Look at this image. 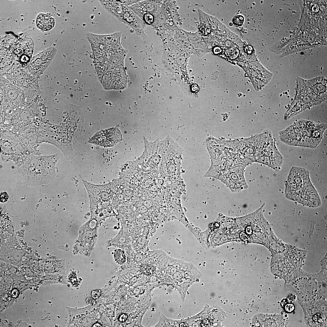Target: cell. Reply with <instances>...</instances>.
<instances>
[{
  "mask_svg": "<svg viewBox=\"0 0 327 327\" xmlns=\"http://www.w3.org/2000/svg\"><path fill=\"white\" fill-rule=\"evenodd\" d=\"M60 157L59 153L31 156L17 168L14 174L26 186L48 184L56 177V166Z\"/></svg>",
  "mask_w": 327,
  "mask_h": 327,
  "instance_id": "1",
  "label": "cell"
},
{
  "mask_svg": "<svg viewBox=\"0 0 327 327\" xmlns=\"http://www.w3.org/2000/svg\"><path fill=\"white\" fill-rule=\"evenodd\" d=\"M326 127L325 124L299 121L281 131L279 138L289 145L314 148L321 141Z\"/></svg>",
  "mask_w": 327,
  "mask_h": 327,
  "instance_id": "2",
  "label": "cell"
},
{
  "mask_svg": "<svg viewBox=\"0 0 327 327\" xmlns=\"http://www.w3.org/2000/svg\"><path fill=\"white\" fill-rule=\"evenodd\" d=\"M285 193L287 198L304 205L316 207L321 204L308 173H297L289 177L286 183Z\"/></svg>",
  "mask_w": 327,
  "mask_h": 327,
  "instance_id": "3",
  "label": "cell"
},
{
  "mask_svg": "<svg viewBox=\"0 0 327 327\" xmlns=\"http://www.w3.org/2000/svg\"><path fill=\"white\" fill-rule=\"evenodd\" d=\"M296 92V97L285 114L287 118L315 105L305 80L299 78L297 79Z\"/></svg>",
  "mask_w": 327,
  "mask_h": 327,
  "instance_id": "4",
  "label": "cell"
},
{
  "mask_svg": "<svg viewBox=\"0 0 327 327\" xmlns=\"http://www.w3.org/2000/svg\"><path fill=\"white\" fill-rule=\"evenodd\" d=\"M122 139L120 130L116 128L101 130L96 133L89 140V143L104 147H111Z\"/></svg>",
  "mask_w": 327,
  "mask_h": 327,
  "instance_id": "5",
  "label": "cell"
},
{
  "mask_svg": "<svg viewBox=\"0 0 327 327\" xmlns=\"http://www.w3.org/2000/svg\"><path fill=\"white\" fill-rule=\"evenodd\" d=\"M121 11L116 16L121 21L133 29L144 39L147 38L144 31L145 23L128 6L122 5Z\"/></svg>",
  "mask_w": 327,
  "mask_h": 327,
  "instance_id": "6",
  "label": "cell"
},
{
  "mask_svg": "<svg viewBox=\"0 0 327 327\" xmlns=\"http://www.w3.org/2000/svg\"><path fill=\"white\" fill-rule=\"evenodd\" d=\"M244 167H240L230 170L221 179L231 191L237 192L247 187L244 174Z\"/></svg>",
  "mask_w": 327,
  "mask_h": 327,
  "instance_id": "7",
  "label": "cell"
},
{
  "mask_svg": "<svg viewBox=\"0 0 327 327\" xmlns=\"http://www.w3.org/2000/svg\"><path fill=\"white\" fill-rule=\"evenodd\" d=\"M55 48L49 49L34 57L30 63L29 69L32 73L41 74L50 64L56 53Z\"/></svg>",
  "mask_w": 327,
  "mask_h": 327,
  "instance_id": "8",
  "label": "cell"
},
{
  "mask_svg": "<svg viewBox=\"0 0 327 327\" xmlns=\"http://www.w3.org/2000/svg\"><path fill=\"white\" fill-rule=\"evenodd\" d=\"M306 82L317 105L320 104L325 100L327 97V83L326 79L324 77H318L306 80Z\"/></svg>",
  "mask_w": 327,
  "mask_h": 327,
  "instance_id": "9",
  "label": "cell"
},
{
  "mask_svg": "<svg viewBox=\"0 0 327 327\" xmlns=\"http://www.w3.org/2000/svg\"><path fill=\"white\" fill-rule=\"evenodd\" d=\"M55 21L54 18L44 13L39 14L37 17L36 25L41 30L46 31L54 26Z\"/></svg>",
  "mask_w": 327,
  "mask_h": 327,
  "instance_id": "10",
  "label": "cell"
},
{
  "mask_svg": "<svg viewBox=\"0 0 327 327\" xmlns=\"http://www.w3.org/2000/svg\"><path fill=\"white\" fill-rule=\"evenodd\" d=\"M115 261L119 264H122L125 261L126 256L124 252L120 249H116L114 253Z\"/></svg>",
  "mask_w": 327,
  "mask_h": 327,
  "instance_id": "11",
  "label": "cell"
},
{
  "mask_svg": "<svg viewBox=\"0 0 327 327\" xmlns=\"http://www.w3.org/2000/svg\"><path fill=\"white\" fill-rule=\"evenodd\" d=\"M226 56L232 59H235L238 56L239 51L238 49L235 47L230 48L225 52Z\"/></svg>",
  "mask_w": 327,
  "mask_h": 327,
  "instance_id": "12",
  "label": "cell"
},
{
  "mask_svg": "<svg viewBox=\"0 0 327 327\" xmlns=\"http://www.w3.org/2000/svg\"><path fill=\"white\" fill-rule=\"evenodd\" d=\"M141 268L143 272L147 275H152L154 271L153 267L149 264H143Z\"/></svg>",
  "mask_w": 327,
  "mask_h": 327,
  "instance_id": "13",
  "label": "cell"
},
{
  "mask_svg": "<svg viewBox=\"0 0 327 327\" xmlns=\"http://www.w3.org/2000/svg\"><path fill=\"white\" fill-rule=\"evenodd\" d=\"M244 21V18L241 15H238L235 17L233 19V22L234 24L236 25H241Z\"/></svg>",
  "mask_w": 327,
  "mask_h": 327,
  "instance_id": "14",
  "label": "cell"
},
{
  "mask_svg": "<svg viewBox=\"0 0 327 327\" xmlns=\"http://www.w3.org/2000/svg\"><path fill=\"white\" fill-rule=\"evenodd\" d=\"M101 291L100 289H97L92 290L91 294V297L94 299H98L101 296Z\"/></svg>",
  "mask_w": 327,
  "mask_h": 327,
  "instance_id": "15",
  "label": "cell"
},
{
  "mask_svg": "<svg viewBox=\"0 0 327 327\" xmlns=\"http://www.w3.org/2000/svg\"><path fill=\"white\" fill-rule=\"evenodd\" d=\"M8 199V196L6 192H2L1 193V202L4 203L7 201Z\"/></svg>",
  "mask_w": 327,
  "mask_h": 327,
  "instance_id": "16",
  "label": "cell"
},
{
  "mask_svg": "<svg viewBox=\"0 0 327 327\" xmlns=\"http://www.w3.org/2000/svg\"><path fill=\"white\" fill-rule=\"evenodd\" d=\"M294 306L292 303L287 304L285 306V311L288 312H291L294 310Z\"/></svg>",
  "mask_w": 327,
  "mask_h": 327,
  "instance_id": "17",
  "label": "cell"
},
{
  "mask_svg": "<svg viewBox=\"0 0 327 327\" xmlns=\"http://www.w3.org/2000/svg\"><path fill=\"white\" fill-rule=\"evenodd\" d=\"M86 303L89 306H93L96 303V301L92 297H88L86 300Z\"/></svg>",
  "mask_w": 327,
  "mask_h": 327,
  "instance_id": "18",
  "label": "cell"
},
{
  "mask_svg": "<svg viewBox=\"0 0 327 327\" xmlns=\"http://www.w3.org/2000/svg\"><path fill=\"white\" fill-rule=\"evenodd\" d=\"M296 299V296L293 294L289 295L287 298V300L290 303H293Z\"/></svg>",
  "mask_w": 327,
  "mask_h": 327,
  "instance_id": "19",
  "label": "cell"
},
{
  "mask_svg": "<svg viewBox=\"0 0 327 327\" xmlns=\"http://www.w3.org/2000/svg\"><path fill=\"white\" fill-rule=\"evenodd\" d=\"M127 315L125 314H122L119 317V320L121 322H124L127 320Z\"/></svg>",
  "mask_w": 327,
  "mask_h": 327,
  "instance_id": "20",
  "label": "cell"
},
{
  "mask_svg": "<svg viewBox=\"0 0 327 327\" xmlns=\"http://www.w3.org/2000/svg\"><path fill=\"white\" fill-rule=\"evenodd\" d=\"M322 317L320 313H317L315 314L313 317V319L316 321H319L321 320Z\"/></svg>",
  "mask_w": 327,
  "mask_h": 327,
  "instance_id": "21",
  "label": "cell"
},
{
  "mask_svg": "<svg viewBox=\"0 0 327 327\" xmlns=\"http://www.w3.org/2000/svg\"><path fill=\"white\" fill-rule=\"evenodd\" d=\"M18 290L17 289H13L11 293L12 296L14 298L17 297L18 296Z\"/></svg>",
  "mask_w": 327,
  "mask_h": 327,
  "instance_id": "22",
  "label": "cell"
},
{
  "mask_svg": "<svg viewBox=\"0 0 327 327\" xmlns=\"http://www.w3.org/2000/svg\"><path fill=\"white\" fill-rule=\"evenodd\" d=\"M245 51L249 54H250L252 51V47L249 46H247L245 48Z\"/></svg>",
  "mask_w": 327,
  "mask_h": 327,
  "instance_id": "23",
  "label": "cell"
},
{
  "mask_svg": "<svg viewBox=\"0 0 327 327\" xmlns=\"http://www.w3.org/2000/svg\"><path fill=\"white\" fill-rule=\"evenodd\" d=\"M102 326L99 323H95V324H94V325H93L92 326V327H102Z\"/></svg>",
  "mask_w": 327,
  "mask_h": 327,
  "instance_id": "24",
  "label": "cell"
}]
</instances>
